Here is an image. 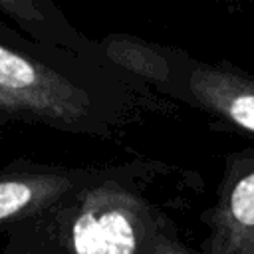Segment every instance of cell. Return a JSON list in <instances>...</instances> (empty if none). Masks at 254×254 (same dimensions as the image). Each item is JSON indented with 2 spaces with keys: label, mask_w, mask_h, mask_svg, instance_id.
<instances>
[{
  "label": "cell",
  "mask_w": 254,
  "mask_h": 254,
  "mask_svg": "<svg viewBox=\"0 0 254 254\" xmlns=\"http://www.w3.org/2000/svg\"><path fill=\"white\" fill-rule=\"evenodd\" d=\"M67 238L73 254H192L147 202L115 185L79 198Z\"/></svg>",
  "instance_id": "cell-1"
},
{
  "label": "cell",
  "mask_w": 254,
  "mask_h": 254,
  "mask_svg": "<svg viewBox=\"0 0 254 254\" xmlns=\"http://www.w3.org/2000/svg\"><path fill=\"white\" fill-rule=\"evenodd\" d=\"M0 87L24 113L73 125L87 111V93L48 65L0 44Z\"/></svg>",
  "instance_id": "cell-2"
},
{
  "label": "cell",
  "mask_w": 254,
  "mask_h": 254,
  "mask_svg": "<svg viewBox=\"0 0 254 254\" xmlns=\"http://www.w3.org/2000/svg\"><path fill=\"white\" fill-rule=\"evenodd\" d=\"M212 226L210 254H254V165L232 179Z\"/></svg>",
  "instance_id": "cell-3"
},
{
  "label": "cell",
  "mask_w": 254,
  "mask_h": 254,
  "mask_svg": "<svg viewBox=\"0 0 254 254\" xmlns=\"http://www.w3.org/2000/svg\"><path fill=\"white\" fill-rule=\"evenodd\" d=\"M192 95L226 121L254 133V81L220 67H196L190 73Z\"/></svg>",
  "instance_id": "cell-4"
},
{
  "label": "cell",
  "mask_w": 254,
  "mask_h": 254,
  "mask_svg": "<svg viewBox=\"0 0 254 254\" xmlns=\"http://www.w3.org/2000/svg\"><path fill=\"white\" fill-rule=\"evenodd\" d=\"M65 175H24L0 181V222L30 214L71 189Z\"/></svg>",
  "instance_id": "cell-5"
},
{
  "label": "cell",
  "mask_w": 254,
  "mask_h": 254,
  "mask_svg": "<svg viewBox=\"0 0 254 254\" xmlns=\"http://www.w3.org/2000/svg\"><path fill=\"white\" fill-rule=\"evenodd\" d=\"M0 111L6 113V115H22L24 111L20 109V105L0 87Z\"/></svg>",
  "instance_id": "cell-6"
}]
</instances>
